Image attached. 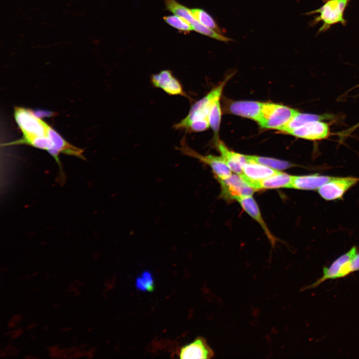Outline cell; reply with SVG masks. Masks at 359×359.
<instances>
[{
	"instance_id": "1",
	"label": "cell",
	"mask_w": 359,
	"mask_h": 359,
	"mask_svg": "<svg viewBox=\"0 0 359 359\" xmlns=\"http://www.w3.org/2000/svg\"><path fill=\"white\" fill-rule=\"evenodd\" d=\"M230 77L227 76L222 82L193 104L186 117L175 124L173 128L186 133L202 132L208 129L210 127L208 121L210 108L215 100L220 99L224 87Z\"/></svg>"
},
{
	"instance_id": "2",
	"label": "cell",
	"mask_w": 359,
	"mask_h": 359,
	"mask_svg": "<svg viewBox=\"0 0 359 359\" xmlns=\"http://www.w3.org/2000/svg\"><path fill=\"white\" fill-rule=\"evenodd\" d=\"M299 112L293 108L273 103H264L256 121L262 128L279 130Z\"/></svg>"
},
{
	"instance_id": "3",
	"label": "cell",
	"mask_w": 359,
	"mask_h": 359,
	"mask_svg": "<svg viewBox=\"0 0 359 359\" xmlns=\"http://www.w3.org/2000/svg\"><path fill=\"white\" fill-rule=\"evenodd\" d=\"M14 117L23 134L22 139L47 135L48 124L36 116L32 111L22 107H16Z\"/></svg>"
},
{
	"instance_id": "4",
	"label": "cell",
	"mask_w": 359,
	"mask_h": 359,
	"mask_svg": "<svg viewBox=\"0 0 359 359\" xmlns=\"http://www.w3.org/2000/svg\"><path fill=\"white\" fill-rule=\"evenodd\" d=\"M177 149L182 155L196 159L208 165L211 169L218 180L226 179L232 174V171L221 156L212 155H202L198 153L188 146L185 136L180 141V147H177Z\"/></svg>"
},
{
	"instance_id": "5",
	"label": "cell",
	"mask_w": 359,
	"mask_h": 359,
	"mask_svg": "<svg viewBox=\"0 0 359 359\" xmlns=\"http://www.w3.org/2000/svg\"><path fill=\"white\" fill-rule=\"evenodd\" d=\"M350 0H328L321 7L310 12L319 14L315 20L323 22L320 32L327 30L331 25L336 23H346L344 13Z\"/></svg>"
},
{
	"instance_id": "6",
	"label": "cell",
	"mask_w": 359,
	"mask_h": 359,
	"mask_svg": "<svg viewBox=\"0 0 359 359\" xmlns=\"http://www.w3.org/2000/svg\"><path fill=\"white\" fill-rule=\"evenodd\" d=\"M221 186V196L227 200H237L252 196L255 189L237 174H232L228 178L218 180Z\"/></svg>"
},
{
	"instance_id": "7",
	"label": "cell",
	"mask_w": 359,
	"mask_h": 359,
	"mask_svg": "<svg viewBox=\"0 0 359 359\" xmlns=\"http://www.w3.org/2000/svg\"><path fill=\"white\" fill-rule=\"evenodd\" d=\"M358 182L359 178L333 176L332 180L321 186L317 191L326 200L342 199L346 192Z\"/></svg>"
},
{
	"instance_id": "8",
	"label": "cell",
	"mask_w": 359,
	"mask_h": 359,
	"mask_svg": "<svg viewBox=\"0 0 359 359\" xmlns=\"http://www.w3.org/2000/svg\"><path fill=\"white\" fill-rule=\"evenodd\" d=\"M288 134L307 140H321L329 136L330 128L322 120H313L293 129Z\"/></svg>"
},
{
	"instance_id": "9",
	"label": "cell",
	"mask_w": 359,
	"mask_h": 359,
	"mask_svg": "<svg viewBox=\"0 0 359 359\" xmlns=\"http://www.w3.org/2000/svg\"><path fill=\"white\" fill-rule=\"evenodd\" d=\"M151 81L154 87L161 89L169 95L189 97L180 81L170 70H163L158 73L153 74Z\"/></svg>"
},
{
	"instance_id": "10",
	"label": "cell",
	"mask_w": 359,
	"mask_h": 359,
	"mask_svg": "<svg viewBox=\"0 0 359 359\" xmlns=\"http://www.w3.org/2000/svg\"><path fill=\"white\" fill-rule=\"evenodd\" d=\"M358 252L356 246L352 247L348 252L335 259L331 264L323 268V275L315 282L302 288V290L315 288L329 279L338 278V274L343 265L347 261L352 259Z\"/></svg>"
},
{
	"instance_id": "11",
	"label": "cell",
	"mask_w": 359,
	"mask_h": 359,
	"mask_svg": "<svg viewBox=\"0 0 359 359\" xmlns=\"http://www.w3.org/2000/svg\"><path fill=\"white\" fill-rule=\"evenodd\" d=\"M178 355L180 359H210L214 355L213 350L201 337L180 348Z\"/></svg>"
},
{
	"instance_id": "12",
	"label": "cell",
	"mask_w": 359,
	"mask_h": 359,
	"mask_svg": "<svg viewBox=\"0 0 359 359\" xmlns=\"http://www.w3.org/2000/svg\"><path fill=\"white\" fill-rule=\"evenodd\" d=\"M279 171L260 164L248 161L243 166L242 173L240 176L249 184L264 180Z\"/></svg>"
},
{
	"instance_id": "13",
	"label": "cell",
	"mask_w": 359,
	"mask_h": 359,
	"mask_svg": "<svg viewBox=\"0 0 359 359\" xmlns=\"http://www.w3.org/2000/svg\"><path fill=\"white\" fill-rule=\"evenodd\" d=\"M244 210L256 221L262 228L264 233L274 246L277 239L271 233L262 218L257 203L252 196L241 197L237 200Z\"/></svg>"
},
{
	"instance_id": "14",
	"label": "cell",
	"mask_w": 359,
	"mask_h": 359,
	"mask_svg": "<svg viewBox=\"0 0 359 359\" xmlns=\"http://www.w3.org/2000/svg\"><path fill=\"white\" fill-rule=\"evenodd\" d=\"M215 141L216 147L226 165L232 172L241 175L243 166L247 162L246 155L232 151L218 139Z\"/></svg>"
},
{
	"instance_id": "15",
	"label": "cell",
	"mask_w": 359,
	"mask_h": 359,
	"mask_svg": "<svg viewBox=\"0 0 359 359\" xmlns=\"http://www.w3.org/2000/svg\"><path fill=\"white\" fill-rule=\"evenodd\" d=\"M333 176L311 174L293 176L291 188L300 190H318L321 186L329 181Z\"/></svg>"
},
{
	"instance_id": "16",
	"label": "cell",
	"mask_w": 359,
	"mask_h": 359,
	"mask_svg": "<svg viewBox=\"0 0 359 359\" xmlns=\"http://www.w3.org/2000/svg\"><path fill=\"white\" fill-rule=\"evenodd\" d=\"M264 103L255 101H238L231 102L229 112L237 116L254 120L258 119Z\"/></svg>"
},
{
	"instance_id": "17",
	"label": "cell",
	"mask_w": 359,
	"mask_h": 359,
	"mask_svg": "<svg viewBox=\"0 0 359 359\" xmlns=\"http://www.w3.org/2000/svg\"><path fill=\"white\" fill-rule=\"evenodd\" d=\"M293 176L279 171L278 173L249 185L255 191L278 188H291Z\"/></svg>"
},
{
	"instance_id": "18",
	"label": "cell",
	"mask_w": 359,
	"mask_h": 359,
	"mask_svg": "<svg viewBox=\"0 0 359 359\" xmlns=\"http://www.w3.org/2000/svg\"><path fill=\"white\" fill-rule=\"evenodd\" d=\"M47 136L52 141L54 148L60 154L74 156L82 160L85 159L83 154V149L69 143L49 125L47 129Z\"/></svg>"
},
{
	"instance_id": "19",
	"label": "cell",
	"mask_w": 359,
	"mask_h": 359,
	"mask_svg": "<svg viewBox=\"0 0 359 359\" xmlns=\"http://www.w3.org/2000/svg\"><path fill=\"white\" fill-rule=\"evenodd\" d=\"M332 117L333 116L329 114L317 115L302 113L299 112L285 126L279 131L284 133L288 134L291 131L308 122L313 120L323 121L324 119H331Z\"/></svg>"
},
{
	"instance_id": "20",
	"label": "cell",
	"mask_w": 359,
	"mask_h": 359,
	"mask_svg": "<svg viewBox=\"0 0 359 359\" xmlns=\"http://www.w3.org/2000/svg\"><path fill=\"white\" fill-rule=\"evenodd\" d=\"M246 157L247 162H255L279 171L296 166L289 162L271 158L250 155H246Z\"/></svg>"
},
{
	"instance_id": "21",
	"label": "cell",
	"mask_w": 359,
	"mask_h": 359,
	"mask_svg": "<svg viewBox=\"0 0 359 359\" xmlns=\"http://www.w3.org/2000/svg\"><path fill=\"white\" fill-rule=\"evenodd\" d=\"M219 100L220 99H218L213 102L210 108L208 114L209 126L214 133L215 140L218 139V134L221 117V110Z\"/></svg>"
},
{
	"instance_id": "22",
	"label": "cell",
	"mask_w": 359,
	"mask_h": 359,
	"mask_svg": "<svg viewBox=\"0 0 359 359\" xmlns=\"http://www.w3.org/2000/svg\"><path fill=\"white\" fill-rule=\"evenodd\" d=\"M193 17L201 24L219 33L221 31L213 17L204 10L193 8L190 9Z\"/></svg>"
},
{
	"instance_id": "23",
	"label": "cell",
	"mask_w": 359,
	"mask_h": 359,
	"mask_svg": "<svg viewBox=\"0 0 359 359\" xmlns=\"http://www.w3.org/2000/svg\"><path fill=\"white\" fill-rule=\"evenodd\" d=\"M135 286L137 290L143 292H152L155 289V282L152 272L144 271L136 278Z\"/></svg>"
},
{
	"instance_id": "24",
	"label": "cell",
	"mask_w": 359,
	"mask_h": 359,
	"mask_svg": "<svg viewBox=\"0 0 359 359\" xmlns=\"http://www.w3.org/2000/svg\"><path fill=\"white\" fill-rule=\"evenodd\" d=\"M163 19L167 24L180 32L187 33L193 30L190 23L181 16L176 15H168L164 16Z\"/></svg>"
},
{
	"instance_id": "25",
	"label": "cell",
	"mask_w": 359,
	"mask_h": 359,
	"mask_svg": "<svg viewBox=\"0 0 359 359\" xmlns=\"http://www.w3.org/2000/svg\"><path fill=\"white\" fill-rule=\"evenodd\" d=\"M359 128V122L349 128L338 133L339 137L343 138L350 135L353 132Z\"/></svg>"
},
{
	"instance_id": "26",
	"label": "cell",
	"mask_w": 359,
	"mask_h": 359,
	"mask_svg": "<svg viewBox=\"0 0 359 359\" xmlns=\"http://www.w3.org/2000/svg\"><path fill=\"white\" fill-rule=\"evenodd\" d=\"M23 333V330L21 328H17L15 330H11L5 332V336H9L10 338L13 340L16 339Z\"/></svg>"
},
{
	"instance_id": "27",
	"label": "cell",
	"mask_w": 359,
	"mask_h": 359,
	"mask_svg": "<svg viewBox=\"0 0 359 359\" xmlns=\"http://www.w3.org/2000/svg\"><path fill=\"white\" fill-rule=\"evenodd\" d=\"M351 263L352 272L359 271V252L352 258Z\"/></svg>"
},
{
	"instance_id": "28",
	"label": "cell",
	"mask_w": 359,
	"mask_h": 359,
	"mask_svg": "<svg viewBox=\"0 0 359 359\" xmlns=\"http://www.w3.org/2000/svg\"><path fill=\"white\" fill-rule=\"evenodd\" d=\"M86 351L83 349H77L73 354H71L73 358H79L86 356Z\"/></svg>"
},
{
	"instance_id": "29",
	"label": "cell",
	"mask_w": 359,
	"mask_h": 359,
	"mask_svg": "<svg viewBox=\"0 0 359 359\" xmlns=\"http://www.w3.org/2000/svg\"><path fill=\"white\" fill-rule=\"evenodd\" d=\"M68 292H73L75 295H80V292L78 289L77 286L75 285V283L74 282L71 283L70 284L68 287Z\"/></svg>"
},
{
	"instance_id": "30",
	"label": "cell",
	"mask_w": 359,
	"mask_h": 359,
	"mask_svg": "<svg viewBox=\"0 0 359 359\" xmlns=\"http://www.w3.org/2000/svg\"><path fill=\"white\" fill-rule=\"evenodd\" d=\"M96 351V349L93 347L90 348L87 351H86V357L88 359H92L94 356V353Z\"/></svg>"
},
{
	"instance_id": "31",
	"label": "cell",
	"mask_w": 359,
	"mask_h": 359,
	"mask_svg": "<svg viewBox=\"0 0 359 359\" xmlns=\"http://www.w3.org/2000/svg\"><path fill=\"white\" fill-rule=\"evenodd\" d=\"M11 319L13 320L17 323H18L22 320V317L21 315L15 314L11 317Z\"/></svg>"
},
{
	"instance_id": "32",
	"label": "cell",
	"mask_w": 359,
	"mask_h": 359,
	"mask_svg": "<svg viewBox=\"0 0 359 359\" xmlns=\"http://www.w3.org/2000/svg\"><path fill=\"white\" fill-rule=\"evenodd\" d=\"M59 349V347L57 345H55L50 347H48L47 349L49 353H52L57 351Z\"/></svg>"
},
{
	"instance_id": "33",
	"label": "cell",
	"mask_w": 359,
	"mask_h": 359,
	"mask_svg": "<svg viewBox=\"0 0 359 359\" xmlns=\"http://www.w3.org/2000/svg\"><path fill=\"white\" fill-rule=\"evenodd\" d=\"M17 324H18V323H17L15 321H14L13 320L10 319L9 320V321L8 322V324H7L8 328L12 329V328H15V327H16Z\"/></svg>"
},
{
	"instance_id": "34",
	"label": "cell",
	"mask_w": 359,
	"mask_h": 359,
	"mask_svg": "<svg viewBox=\"0 0 359 359\" xmlns=\"http://www.w3.org/2000/svg\"><path fill=\"white\" fill-rule=\"evenodd\" d=\"M37 326V323H33L30 324H29L27 327L26 329L28 330H31L36 327Z\"/></svg>"
},
{
	"instance_id": "35",
	"label": "cell",
	"mask_w": 359,
	"mask_h": 359,
	"mask_svg": "<svg viewBox=\"0 0 359 359\" xmlns=\"http://www.w3.org/2000/svg\"><path fill=\"white\" fill-rule=\"evenodd\" d=\"M8 356V354H7V352L5 350H1L0 352V357L1 358H5L6 357Z\"/></svg>"
},
{
	"instance_id": "36",
	"label": "cell",
	"mask_w": 359,
	"mask_h": 359,
	"mask_svg": "<svg viewBox=\"0 0 359 359\" xmlns=\"http://www.w3.org/2000/svg\"><path fill=\"white\" fill-rule=\"evenodd\" d=\"M74 282L75 283V284H77L78 286H83L84 284L83 282L78 279H76L75 280H74Z\"/></svg>"
},
{
	"instance_id": "37",
	"label": "cell",
	"mask_w": 359,
	"mask_h": 359,
	"mask_svg": "<svg viewBox=\"0 0 359 359\" xmlns=\"http://www.w3.org/2000/svg\"><path fill=\"white\" fill-rule=\"evenodd\" d=\"M71 329H72V327H65V328H62V329L61 330V331L62 332L65 333V332H67L70 331Z\"/></svg>"
},
{
	"instance_id": "38",
	"label": "cell",
	"mask_w": 359,
	"mask_h": 359,
	"mask_svg": "<svg viewBox=\"0 0 359 359\" xmlns=\"http://www.w3.org/2000/svg\"><path fill=\"white\" fill-rule=\"evenodd\" d=\"M24 358L26 359H39V357H33L30 355H26L24 357Z\"/></svg>"
},
{
	"instance_id": "39",
	"label": "cell",
	"mask_w": 359,
	"mask_h": 359,
	"mask_svg": "<svg viewBox=\"0 0 359 359\" xmlns=\"http://www.w3.org/2000/svg\"><path fill=\"white\" fill-rule=\"evenodd\" d=\"M87 346V344L83 343L78 348V349H84Z\"/></svg>"
},
{
	"instance_id": "40",
	"label": "cell",
	"mask_w": 359,
	"mask_h": 359,
	"mask_svg": "<svg viewBox=\"0 0 359 359\" xmlns=\"http://www.w3.org/2000/svg\"><path fill=\"white\" fill-rule=\"evenodd\" d=\"M8 270V269L7 267H3L1 269V272H5Z\"/></svg>"
},
{
	"instance_id": "41",
	"label": "cell",
	"mask_w": 359,
	"mask_h": 359,
	"mask_svg": "<svg viewBox=\"0 0 359 359\" xmlns=\"http://www.w3.org/2000/svg\"><path fill=\"white\" fill-rule=\"evenodd\" d=\"M43 329L44 331H47L49 329V327L47 325H46L43 327Z\"/></svg>"
},
{
	"instance_id": "42",
	"label": "cell",
	"mask_w": 359,
	"mask_h": 359,
	"mask_svg": "<svg viewBox=\"0 0 359 359\" xmlns=\"http://www.w3.org/2000/svg\"><path fill=\"white\" fill-rule=\"evenodd\" d=\"M35 339H36V337L34 335H31V336H30L31 340H35Z\"/></svg>"
},
{
	"instance_id": "43",
	"label": "cell",
	"mask_w": 359,
	"mask_h": 359,
	"mask_svg": "<svg viewBox=\"0 0 359 359\" xmlns=\"http://www.w3.org/2000/svg\"><path fill=\"white\" fill-rule=\"evenodd\" d=\"M58 307V306L57 304H54L53 305V308L54 309H57Z\"/></svg>"
},
{
	"instance_id": "44",
	"label": "cell",
	"mask_w": 359,
	"mask_h": 359,
	"mask_svg": "<svg viewBox=\"0 0 359 359\" xmlns=\"http://www.w3.org/2000/svg\"><path fill=\"white\" fill-rule=\"evenodd\" d=\"M49 277H50L49 275H46L44 276V278H45V279H48L49 278Z\"/></svg>"
},
{
	"instance_id": "45",
	"label": "cell",
	"mask_w": 359,
	"mask_h": 359,
	"mask_svg": "<svg viewBox=\"0 0 359 359\" xmlns=\"http://www.w3.org/2000/svg\"><path fill=\"white\" fill-rule=\"evenodd\" d=\"M38 274V272H34V273L33 274V276H36Z\"/></svg>"
},
{
	"instance_id": "46",
	"label": "cell",
	"mask_w": 359,
	"mask_h": 359,
	"mask_svg": "<svg viewBox=\"0 0 359 359\" xmlns=\"http://www.w3.org/2000/svg\"><path fill=\"white\" fill-rule=\"evenodd\" d=\"M92 330V329L91 328H89L87 329V332H91Z\"/></svg>"
},
{
	"instance_id": "47",
	"label": "cell",
	"mask_w": 359,
	"mask_h": 359,
	"mask_svg": "<svg viewBox=\"0 0 359 359\" xmlns=\"http://www.w3.org/2000/svg\"><path fill=\"white\" fill-rule=\"evenodd\" d=\"M358 86H359V85H357L356 87H358Z\"/></svg>"
}]
</instances>
